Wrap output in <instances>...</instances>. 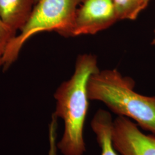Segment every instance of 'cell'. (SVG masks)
I'll use <instances>...</instances> for the list:
<instances>
[{
  "mask_svg": "<svg viewBox=\"0 0 155 155\" xmlns=\"http://www.w3.org/2000/svg\"><path fill=\"white\" fill-rule=\"evenodd\" d=\"M99 70L96 56L80 55L72 77L56 90L54 114L64 124L62 137L57 146L63 155H83L86 150L83 130L89 110L87 83L90 77Z\"/></svg>",
  "mask_w": 155,
  "mask_h": 155,
  "instance_id": "6da1fadb",
  "label": "cell"
},
{
  "mask_svg": "<svg viewBox=\"0 0 155 155\" xmlns=\"http://www.w3.org/2000/svg\"><path fill=\"white\" fill-rule=\"evenodd\" d=\"M135 82L117 69L99 70L89 78V100L104 103L112 112L133 120L137 125L155 135V96L134 90Z\"/></svg>",
  "mask_w": 155,
  "mask_h": 155,
  "instance_id": "7a4b0ae2",
  "label": "cell"
},
{
  "mask_svg": "<svg viewBox=\"0 0 155 155\" xmlns=\"http://www.w3.org/2000/svg\"><path fill=\"white\" fill-rule=\"evenodd\" d=\"M85 0H38L28 21L9 45L3 68L16 61L25 43L43 32L54 31L68 38L78 8Z\"/></svg>",
  "mask_w": 155,
  "mask_h": 155,
  "instance_id": "3957f363",
  "label": "cell"
},
{
  "mask_svg": "<svg viewBox=\"0 0 155 155\" xmlns=\"http://www.w3.org/2000/svg\"><path fill=\"white\" fill-rule=\"evenodd\" d=\"M117 21L113 0H85L78 8L68 38L95 35Z\"/></svg>",
  "mask_w": 155,
  "mask_h": 155,
  "instance_id": "277c9868",
  "label": "cell"
},
{
  "mask_svg": "<svg viewBox=\"0 0 155 155\" xmlns=\"http://www.w3.org/2000/svg\"><path fill=\"white\" fill-rule=\"evenodd\" d=\"M112 141L121 155H155V135L143 133L135 122L125 117L113 120Z\"/></svg>",
  "mask_w": 155,
  "mask_h": 155,
  "instance_id": "5b68a950",
  "label": "cell"
},
{
  "mask_svg": "<svg viewBox=\"0 0 155 155\" xmlns=\"http://www.w3.org/2000/svg\"><path fill=\"white\" fill-rule=\"evenodd\" d=\"M36 0H0V19L17 32L28 21Z\"/></svg>",
  "mask_w": 155,
  "mask_h": 155,
  "instance_id": "8992f818",
  "label": "cell"
},
{
  "mask_svg": "<svg viewBox=\"0 0 155 155\" xmlns=\"http://www.w3.org/2000/svg\"><path fill=\"white\" fill-rule=\"evenodd\" d=\"M113 125L110 113L103 109L97 111L91 121V127L101 148V155H121L117 153L113 144Z\"/></svg>",
  "mask_w": 155,
  "mask_h": 155,
  "instance_id": "52a82bcc",
  "label": "cell"
},
{
  "mask_svg": "<svg viewBox=\"0 0 155 155\" xmlns=\"http://www.w3.org/2000/svg\"><path fill=\"white\" fill-rule=\"evenodd\" d=\"M150 0H113L118 20H135Z\"/></svg>",
  "mask_w": 155,
  "mask_h": 155,
  "instance_id": "ba28073f",
  "label": "cell"
},
{
  "mask_svg": "<svg viewBox=\"0 0 155 155\" xmlns=\"http://www.w3.org/2000/svg\"><path fill=\"white\" fill-rule=\"evenodd\" d=\"M16 35V32L6 25L0 19V68H3L8 47Z\"/></svg>",
  "mask_w": 155,
  "mask_h": 155,
  "instance_id": "9c48e42d",
  "label": "cell"
},
{
  "mask_svg": "<svg viewBox=\"0 0 155 155\" xmlns=\"http://www.w3.org/2000/svg\"><path fill=\"white\" fill-rule=\"evenodd\" d=\"M58 117L54 113L52 115L51 121L49 124V144L50 149L48 155H58V146H57V128H58Z\"/></svg>",
  "mask_w": 155,
  "mask_h": 155,
  "instance_id": "30bf717a",
  "label": "cell"
},
{
  "mask_svg": "<svg viewBox=\"0 0 155 155\" xmlns=\"http://www.w3.org/2000/svg\"><path fill=\"white\" fill-rule=\"evenodd\" d=\"M154 38H153V40H152V45H155V31H154Z\"/></svg>",
  "mask_w": 155,
  "mask_h": 155,
  "instance_id": "8fae6325",
  "label": "cell"
},
{
  "mask_svg": "<svg viewBox=\"0 0 155 155\" xmlns=\"http://www.w3.org/2000/svg\"><path fill=\"white\" fill-rule=\"evenodd\" d=\"M38 0H36V3L38 2Z\"/></svg>",
  "mask_w": 155,
  "mask_h": 155,
  "instance_id": "7c38bea8",
  "label": "cell"
}]
</instances>
